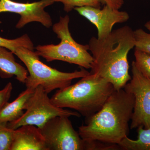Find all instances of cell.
<instances>
[{
  "instance_id": "obj_1",
  "label": "cell",
  "mask_w": 150,
  "mask_h": 150,
  "mask_svg": "<svg viewBox=\"0 0 150 150\" xmlns=\"http://www.w3.org/2000/svg\"><path fill=\"white\" fill-rule=\"evenodd\" d=\"M88 45L94 59L90 73L110 83L115 90L123 88L131 79L128 56L135 48L134 30L125 25L103 39L92 37Z\"/></svg>"
},
{
  "instance_id": "obj_2",
  "label": "cell",
  "mask_w": 150,
  "mask_h": 150,
  "mask_svg": "<svg viewBox=\"0 0 150 150\" xmlns=\"http://www.w3.org/2000/svg\"><path fill=\"white\" fill-rule=\"evenodd\" d=\"M134 102V95L124 89L114 91L100 110L86 118L85 124L79 127L81 139L118 145L129 135Z\"/></svg>"
},
{
  "instance_id": "obj_3",
  "label": "cell",
  "mask_w": 150,
  "mask_h": 150,
  "mask_svg": "<svg viewBox=\"0 0 150 150\" xmlns=\"http://www.w3.org/2000/svg\"><path fill=\"white\" fill-rule=\"evenodd\" d=\"M115 90L110 83L90 73L76 83L57 90L51 100L56 106L74 109L87 118L99 111Z\"/></svg>"
},
{
  "instance_id": "obj_4",
  "label": "cell",
  "mask_w": 150,
  "mask_h": 150,
  "mask_svg": "<svg viewBox=\"0 0 150 150\" xmlns=\"http://www.w3.org/2000/svg\"><path fill=\"white\" fill-rule=\"evenodd\" d=\"M13 53L24 63L29 73L25 83L26 88L35 89L41 86L48 94L56 89L68 86L73 80L83 77L90 73L84 69L70 73L59 71L44 64L34 50L24 46L16 48Z\"/></svg>"
},
{
  "instance_id": "obj_5",
  "label": "cell",
  "mask_w": 150,
  "mask_h": 150,
  "mask_svg": "<svg viewBox=\"0 0 150 150\" xmlns=\"http://www.w3.org/2000/svg\"><path fill=\"white\" fill-rule=\"evenodd\" d=\"M69 17L66 15L61 17L59 22L53 25V31L61 39L59 44L39 45L35 52L47 62L59 60L91 69L94 59L88 52V45H82L74 40L69 29Z\"/></svg>"
},
{
  "instance_id": "obj_6",
  "label": "cell",
  "mask_w": 150,
  "mask_h": 150,
  "mask_svg": "<svg viewBox=\"0 0 150 150\" xmlns=\"http://www.w3.org/2000/svg\"><path fill=\"white\" fill-rule=\"evenodd\" d=\"M25 112L18 119L7 123V127L16 129L22 126L31 125L41 129L51 118L56 116L81 117L77 111L64 109L56 106L51 102L42 86L35 88L28 100Z\"/></svg>"
},
{
  "instance_id": "obj_7",
  "label": "cell",
  "mask_w": 150,
  "mask_h": 150,
  "mask_svg": "<svg viewBox=\"0 0 150 150\" xmlns=\"http://www.w3.org/2000/svg\"><path fill=\"white\" fill-rule=\"evenodd\" d=\"M40 129L48 150H86L85 143L69 117L56 116Z\"/></svg>"
},
{
  "instance_id": "obj_8",
  "label": "cell",
  "mask_w": 150,
  "mask_h": 150,
  "mask_svg": "<svg viewBox=\"0 0 150 150\" xmlns=\"http://www.w3.org/2000/svg\"><path fill=\"white\" fill-rule=\"evenodd\" d=\"M131 66L132 77L130 82L123 88L125 91L132 93L135 98L130 128L143 126L150 129V79L142 74L134 61Z\"/></svg>"
},
{
  "instance_id": "obj_9",
  "label": "cell",
  "mask_w": 150,
  "mask_h": 150,
  "mask_svg": "<svg viewBox=\"0 0 150 150\" xmlns=\"http://www.w3.org/2000/svg\"><path fill=\"white\" fill-rule=\"evenodd\" d=\"M55 2V0H41L31 3L0 0V13L11 12L20 15L21 18L16 25L17 28H21L32 22L40 23L45 27L49 28L53 24L52 19L45 8Z\"/></svg>"
},
{
  "instance_id": "obj_10",
  "label": "cell",
  "mask_w": 150,
  "mask_h": 150,
  "mask_svg": "<svg viewBox=\"0 0 150 150\" xmlns=\"http://www.w3.org/2000/svg\"><path fill=\"white\" fill-rule=\"evenodd\" d=\"M75 10L95 25L98 30L97 38L103 39L112 32L116 23H123L129 20V13L105 5L102 8L92 6L76 7Z\"/></svg>"
},
{
  "instance_id": "obj_11",
  "label": "cell",
  "mask_w": 150,
  "mask_h": 150,
  "mask_svg": "<svg viewBox=\"0 0 150 150\" xmlns=\"http://www.w3.org/2000/svg\"><path fill=\"white\" fill-rule=\"evenodd\" d=\"M11 150H48L41 129L31 125L14 129Z\"/></svg>"
},
{
  "instance_id": "obj_12",
  "label": "cell",
  "mask_w": 150,
  "mask_h": 150,
  "mask_svg": "<svg viewBox=\"0 0 150 150\" xmlns=\"http://www.w3.org/2000/svg\"><path fill=\"white\" fill-rule=\"evenodd\" d=\"M13 53L4 47L0 46V76L10 78L15 76L17 80L25 83L28 71L16 61Z\"/></svg>"
},
{
  "instance_id": "obj_13",
  "label": "cell",
  "mask_w": 150,
  "mask_h": 150,
  "mask_svg": "<svg viewBox=\"0 0 150 150\" xmlns=\"http://www.w3.org/2000/svg\"><path fill=\"white\" fill-rule=\"evenodd\" d=\"M34 90L26 88L14 100L8 102L0 110V124H6L20 118L24 113L28 100Z\"/></svg>"
},
{
  "instance_id": "obj_14",
  "label": "cell",
  "mask_w": 150,
  "mask_h": 150,
  "mask_svg": "<svg viewBox=\"0 0 150 150\" xmlns=\"http://www.w3.org/2000/svg\"><path fill=\"white\" fill-rule=\"evenodd\" d=\"M137 140H132L128 137L124 138L118 144L120 149L124 150H150V129L143 126L137 128Z\"/></svg>"
},
{
  "instance_id": "obj_15",
  "label": "cell",
  "mask_w": 150,
  "mask_h": 150,
  "mask_svg": "<svg viewBox=\"0 0 150 150\" xmlns=\"http://www.w3.org/2000/svg\"><path fill=\"white\" fill-rule=\"evenodd\" d=\"M0 46L8 49L13 53L16 48L19 46H24L34 50L33 43L27 34L14 39H8L0 37Z\"/></svg>"
},
{
  "instance_id": "obj_16",
  "label": "cell",
  "mask_w": 150,
  "mask_h": 150,
  "mask_svg": "<svg viewBox=\"0 0 150 150\" xmlns=\"http://www.w3.org/2000/svg\"><path fill=\"white\" fill-rule=\"evenodd\" d=\"M134 56L136 67L142 74L150 79V55L135 49Z\"/></svg>"
},
{
  "instance_id": "obj_17",
  "label": "cell",
  "mask_w": 150,
  "mask_h": 150,
  "mask_svg": "<svg viewBox=\"0 0 150 150\" xmlns=\"http://www.w3.org/2000/svg\"><path fill=\"white\" fill-rule=\"evenodd\" d=\"M135 50L143 51L150 55V33L142 28L134 31Z\"/></svg>"
},
{
  "instance_id": "obj_18",
  "label": "cell",
  "mask_w": 150,
  "mask_h": 150,
  "mask_svg": "<svg viewBox=\"0 0 150 150\" xmlns=\"http://www.w3.org/2000/svg\"><path fill=\"white\" fill-rule=\"evenodd\" d=\"M55 1L62 3L64 5V10L67 13L76 7L92 6L101 8V5L98 0H55Z\"/></svg>"
},
{
  "instance_id": "obj_19",
  "label": "cell",
  "mask_w": 150,
  "mask_h": 150,
  "mask_svg": "<svg viewBox=\"0 0 150 150\" xmlns=\"http://www.w3.org/2000/svg\"><path fill=\"white\" fill-rule=\"evenodd\" d=\"M6 124H0V150H11L14 130Z\"/></svg>"
},
{
  "instance_id": "obj_20",
  "label": "cell",
  "mask_w": 150,
  "mask_h": 150,
  "mask_svg": "<svg viewBox=\"0 0 150 150\" xmlns=\"http://www.w3.org/2000/svg\"><path fill=\"white\" fill-rule=\"evenodd\" d=\"M13 90V85L11 83H8L5 87L0 91V110L8 102Z\"/></svg>"
},
{
  "instance_id": "obj_21",
  "label": "cell",
  "mask_w": 150,
  "mask_h": 150,
  "mask_svg": "<svg viewBox=\"0 0 150 150\" xmlns=\"http://www.w3.org/2000/svg\"><path fill=\"white\" fill-rule=\"evenodd\" d=\"M102 5H107L112 8L119 9L124 4L123 0H98Z\"/></svg>"
},
{
  "instance_id": "obj_22",
  "label": "cell",
  "mask_w": 150,
  "mask_h": 150,
  "mask_svg": "<svg viewBox=\"0 0 150 150\" xmlns=\"http://www.w3.org/2000/svg\"><path fill=\"white\" fill-rule=\"evenodd\" d=\"M144 26L147 29L150 31V21L147 22L144 25Z\"/></svg>"
}]
</instances>
